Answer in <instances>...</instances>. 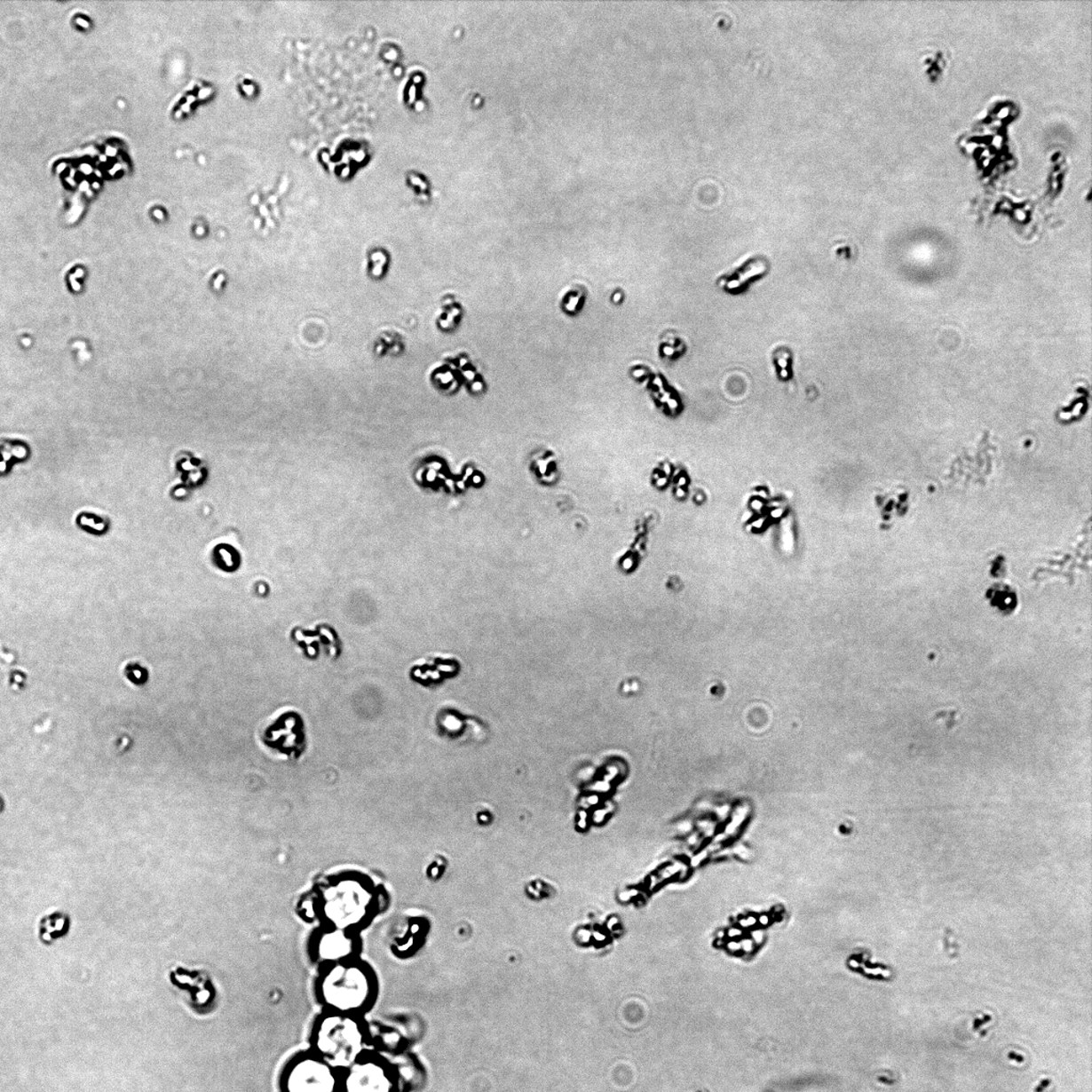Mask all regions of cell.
<instances>
[{
    "instance_id": "7",
    "label": "cell",
    "mask_w": 1092,
    "mask_h": 1092,
    "mask_svg": "<svg viewBox=\"0 0 1092 1092\" xmlns=\"http://www.w3.org/2000/svg\"><path fill=\"white\" fill-rule=\"evenodd\" d=\"M168 980L174 993H177L190 1011L198 1016L209 1014L213 1003L214 989L210 977L202 969L175 964L168 971Z\"/></svg>"
},
{
    "instance_id": "5",
    "label": "cell",
    "mask_w": 1092,
    "mask_h": 1092,
    "mask_svg": "<svg viewBox=\"0 0 1092 1092\" xmlns=\"http://www.w3.org/2000/svg\"><path fill=\"white\" fill-rule=\"evenodd\" d=\"M339 1084L341 1071L333 1068L310 1048L289 1059L281 1075L284 1092H336Z\"/></svg>"
},
{
    "instance_id": "12",
    "label": "cell",
    "mask_w": 1092,
    "mask_h": 1092,
    "mask_svg": "<svg viewBox=\"0 0 1092 1092\" xmlns=\"http://www.w3.org/2000/svg\"><path fill=\"white\" fill-rule=\"evenodd\" d=\"M77 23H78L79 25H84V28H88V24H87L86 22H84V20H77Z\"/></svg>"
},
{
    "instance_id": "1",
    "label": "cell",
    "mask_w": 1092,
    "mask_h": 1092,
    "mask_svg": "<svg viewBox=\"0 0 1092 1092\" xmlns=\"http://www.w3.org/2000/svg\"><path fill=\"white\" fill-rule=\"evenodd\" d=\"M320 925L362 934L380 910V894L372 879L342 873L318 885L314 894Z\"/></svg>"
},
{
    "instance_id": "10",
    "label": "cell",
    "mask_w": 1092,
    "mask_h": 1092,
    "mask_svg": "<svg viewBox=\"0 0 1092 1092\" xmlns=\"http://www.w3.org/2000/svg\"><path fill=\"white\" fill-rule=\"evenodd\" d=\"M298 909L301 918L306 922L318 921V911L314 895L302 900Z\"/></svg>"
},
{
    "instance_id": "2",
    "label": "cell",
    "mask_w": 1092,
    "mask_h": 1092,
    "mask_svg": "<svg viewBox=\"0 0 1092 1092\" xmlns=\"http://www.w3.org/2000/svg\"><path fill=\"white\" fill-rule=\"evenodd\" d=\"M375 969L360 958L318 969L314 991L323 1011L365 1017L379 995Z\"/></svg>"
},
{
    "instance_id": "6",
    "label": "cell",
    "mask_w": 1092,
    "mask_h": 1092,
    "mask_svg": "<svg viewBox=\"0 0 1092 1092\" xmlns=\"http://www.w3.org/2000/svg\"><path fill=\"white\" fill-rule=\"evenodd\" d=\"M363 941L358 932L320 925L307 941V954L318 968L362 957Z\"/></svg>"
},
{
    "instance_id": "9",
    "label": "cell",
    "mask_w": 1092,
    "mask_h": 1092,
    "mask_svg": "<svg viewBox=\"0 0 1092 1092\" xmlns=\"http://www.w3.org/2000/svg\"><path fill=\"white\" fill-rule=\"evenodd\" d=\"M76 525L83 532L92 534H104L108 532L109 519L93 511H82L76 517Z\"/></svg>"
},
{
    "instance_id": "11",
    "label": "cell",
    "mask_w": 1092,
    "mask_h": 1092,
    "mask_svg": "<svg viewBox=\"0 0 1092 1092\" xmlns=\"http://www.w3.org/2000/svg\"><path fill=\"white\" fill-rule=\"evenodd\" d=\"M125 675L131 683L140 685L143 683V678L146 680L147 671L142 666L136 664V662H131L130 665L125 667Z\"/></svg>"
},
{
    "instance_id": "8",
    "label": "cell",
    "mask_w": 1092,
    "mask_h": 1092,
    "mask_svg": "<svg viewBox=\"0 0 1092 1092\" xmlns=\"http://www.w3.org/2000/svg\"><path fill=\"white\" fill-rule=\"evenodd\" d=\"M72 930L71 915L62 910L42 915L38 922V938L42 945L51 946L66 939Z\"/></svg>"
},
{
    "instance_id": "3",
    "label": "cell",
    "mask_w": 1092,
    "mask_h": 1092,
    "mask_svg": "<svg viewBox=\"0 0 1092 1092\" xmlns=\"http://www.w3.org/2000/svg\"><path fill=\"white\" fill-rule=\"evenodd\" d=\"M372 1046L365 1017L322 1010L313 1022L309 1048L338 1071L348 1068Z\"/></svg>"
},
{
    "instance_id": "4",
    "label": "cell",
    "mask_w": 1092,
    "mask_h": 1092,
    "mask_svg": "<svg viewBox=\"0 0 1092 1092\" xmlns=\"http://www.w3.org/2000/svg\"><path fill=\"white\" fill-rule=\"evenodd\" d=\"M400 1083L399 1070L384 1053L369 1048L348 1068L341 1071L343 1092H395Z\"/></svg>"
}]
</instances>
